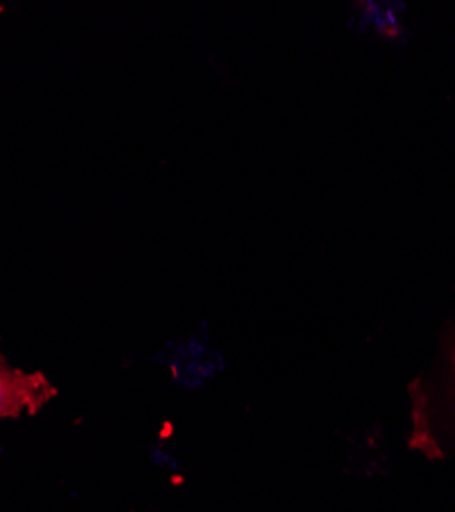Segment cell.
I'll use <instances>...</instances> for the list:
<instances>
[{"instance_id": "6da1fadb", "label": "cell", "mask_w": 455, "mask_h": 512, "mask_svg": "<svg viewBox=\"0 0 455 512\" xmlns=\"http://www.w3.org/2000/svg\"><path fill=\"white\" fill-rule=\"evenodd\" d=\"M56 396V386L44 373L21 371L9 365L0 351V418L35 416Z\"/></svg>"}, {"instance_id": "7a4b0ae2", "label": "cell", "mask_w": 455, "mask_h": 512, "mask_svg": "<svg viewBox=\"0 0 455 512\" xmlns=\"http://www.w3.org/2000/svg\"><path fill=\"white\" fill-rule=\"evenodd\" d=\"M453 363H455V361H453Z\"/></svg>"}]
</instances>
